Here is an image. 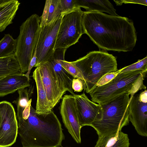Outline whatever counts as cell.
<instances>
[{"label":"cell","mask_w":147,"mask_h":147,"mask_svg":"<svg viewBox=\"0 0 147 147\" xmlns=\"http://www.w3.org/2000/svg\"><path fill=\"white\" fill-rule=\"evenodd\" d=\"M67 49H58L55 50L53 57L49 61L57 79L58 84L63 90L68 91L72 95L75 94L72 88V81L74 78L62 67L59 59L64 57Z\"/></svg>","instance_id":"cell-14"},{"label":"cell","mask_w":147,"mask_h":147,"mask_svg":"<svg viewBox=\"0 0 147 147\" xmlns=\"http://www.w3.org/2000/svg\"><path fill=\"white\" fill-rule=\"evenodd\" d=\"M41 28L40 17L36 14L30 16L20 27L14 54L22 74L27 71L29 63L36 49Z\"/></svg>","instance_id":"cell-6"},{"label":"cell","mask_w":147,"mask_h":147,"mask_svg":"<svg viewBox=\"0 0 147 147\" xmlns=\"http://www.w3.org/2000/svg\"><path fill=\"white\" fill-rule=\"evenodd\" d=\"M38 69L48 99L53 109L66 91L59 85L54 70L49 61L40 64Z\"/></svg>","instance_id":"cell-12"},{"label":"cell","mask_w":147,"mask_h":147,"mask_svg":"<svg viewBox=\"0 0 147 147\" xmlns=\"http://www.w3.org/2000/svg\"><path fill=\"white\" fill-rule=\"evenodd\" d=\"M72 88L75 92H79L84 88L83 81L79 78H74L72 81Z\"/></svg>","instance_id":"cell-28"},{"label":"cell","mask_w":147,"mask_h":147,"mask_svg":"<svg viewBox=\"0 0 147 147\" xmlns=\"http://www.w3.org/2000/svg\"><path fill=\"white\" fill-rule=\"evenodd\" d=\"M119 131L117 134L104 137H98L95 147H111L117 141Z\"/></svg>","instance_id":"cell-23"},{"label":"cell","mask_w":147,"mask_h":147,"mask_svg":"<svg viewBox=\"0 0 147 147\" xmlns=\"http://www.w3.org/2000/svg\"><path fill=\"white\" fill-rule=\"evenodd\" d=\"M32 76L36 82L37 91V100L35 109L38 114L49 113L53 109L49 101L37 67L33 72Z\"/></svg>","instance_id":"cell-16"},{"label":"cell","mask_w":147,"mask_h":147,"mask_svg":"<svg viewBox=\"0 0 147 147\" xmlns=\"http://www.w3.org/2000/svg\"><path fill=\"white\" fill-rule=\"evenodd\" d=\"M63 16L61 15L50 24L41 27L36 47L37 63L35 67L53 57L58 32Z\"/></svg>","instance_id":"cell-8"},{"label":"cell","mask_w":147,"mask_h":147,"mask_svg":"<svg viewBox=\"0 0 147 147\" xmlns=\"http://www.w3.org/2000/svg\"><path fill=\"white\" fill-rule=\"evenodd\" d=\"M36 49L34 53L33 56L31 59L28 67L27 71L23 75L26 76L29 80H30L29 75L31 70L33 67H35L37 63V57L36 56Z\"/></svg>","instance_id":"cell-30"},{"label":"cell","mask_w":147,"mask_h":147,"mask_svg":"<svg viewBox=\"0 0 147 147\" xmlns=\"http://www.w3.org/2000/svg\"><path fill=\"white\" fill-rule=\"evenodd\" d=\"M30 85V80L23 74L4 76L0 80V97L13 93L19 89Z\"/></svg>","instance_id":"cell-15"},{"label":"cell","mask_w":147,"mask_h":147,"mask_svg":"<svg viewBox=\"0 0 147 147\" xmlns=\"http://www.w3.org/2000/svg\"><path fill=\"white\" fill-rule=\"evenodd\" d=\"M61 13L60 0H46L42 15L40 17L41 27L53 22Z\"/></svg>","instance_id":"cell-19"},{"label":"cell","mask_w":147,"mask_h":147,"mask_svg":"<svg viewBox=\"0 0 147 147\" xmlns=\"http://www.w3.org/2000/svg\"><path fill=\"white\" fill-rule=\"evenodd\" d=\"M73 62L82 73L84 90L87 93L96 87L105 75L118 70L116 58L104 51L90 52Z\"/></svg>","instance_id":"cell-4"},{"label":"cell","mask_w":147,"mask_h":147,"mask_svg":"<svg viewBox=\"0 0 147 147\" xmlns=\"http://www.w3.org/2000/svg\"><path fill=\"white\" fill-rule=\"evenodd\" d=\"M147 70L139 69L119 73L109 82L96 86L89 93L92 101L103 105L125 93L133 96L140 90H146L143 80Z\"/></svg>","instance_id":"cell-3"},{"label":"cell","mask_w":147,"mask_h":147,"mask_svg":"<svg viewBox=\"0 0 147 147\" xmlns=\"http://www.w3.org/2000/svg\"><path fill=\"white\" fill-rule=\"evenodd\" d=\"M16 42V39H14L9 34H5L0 40V58L14 54Z\"/></svg>","instance_id":"cell-21"},{"label":"cell","mask_w":147,"mask_h":147,"mask_svg":"<svg viewBox=\"0 0 147 147\" xmlns=\"http://www.w3.org/2000/svg\"><path fill=\"white\" fill-rule=\"evenodd\" d=\"M78 7L85 9L86 11L105 12L112 16H118L112 4L108 0H76Z\"/></svg>","instance_id":"cell-18"},{"label":"cell","mask_w":147,"mask_h":147,"mask_svg":"<svg viewBox=\"0 0 147 147\" xmlns=\"http://www.w3.org/2000/svg\"><path fill=\"white\" fill-rule=\"evenodd\" d=\"M0 147H9L16 142L18 125L14 107L6 101L0 102Z\"/></svg>","instance_id":"cell-9"},{"label":"cell","mask_w":147,"mask_h":147,"mask_svg":"<svg viewBox=\"0 0 147 147\" xmlns=\"http://www.w3.org/2000/svg\"><path fill=\"white\" fill-rule=\"evenodd\" d=\"M4 77H0V80L1 79H2Z\"/></svg>","instance_id":"cell-31"},{"label":"cell","mask_w":147,"mask_h":147,"mask_svg":"<svg viewBox=\"0 0 147 147\" xmlns=\"http://www.w3.org/2000/svg\"><path fill=\"white\" fill-rule=\"evenodd\" d=\"M22 147H60L65 136L61 123L52 111L38 114L32 106L29 115L17 118Z\"/></svg>","instance_id":"cell-2"},{"label":"cell","mask_w":147,"mask_h":147,"mask_svg":"<svg viewBox=\"0 0 147 147\" xmlns=\"http://www.w3.org/2000/svg\"><path fill=\"white\" fill-rule=\"evenodd\" d=\"M129 95L125 93L101 105L102 109L101 119L94 122L90 125L96 131L98 137L115 134L129 124Z\"/></svg>","instance_id":"cell-5"},{"label":"cell","mask_w":147,"mask_h":147,"mask_svg":"<svg viewBox=\"0 0 147 147\" xmlns=\"http://www.w3.org/2000/svg\"><path fill=\"white\" fill-rule=\"evenodd\" d=\"M83 11L81 8L64 15L58 32L54 49H67L77 42L83 34L82 25Z\"/></svg>","instance_id":"cell-7"},{"label":"cell","mask_w":147,"mask_h":147,"mask_svg":"<svg viewBox=\"0 0 147 147\" xmlns=\"http://www.w3.org/2000/svg\"><path fill=\"white\" fill-rule=\"evenodd\" d=\"M82 25L86 34L100 50L118 52L131 51L137 34L129 18L95 11H83Z\"/></svg>","instance_id":"cell-1"},{"label":"cell","mask_w":147,"mask_h":147,"mask_svg":"<svg viewBox=\"0 0 147 147\" xmlns=\"http://www.w3.org/2000/svg\"><path fill=\"white\" fill-rule=\"evenodd\" d=\"M64 125L76 143H81V127L78 119L75 98L72 94L64 95L59 107Z\"/></svg>","instance_id":"cell-11"},{"label":"cell","mask_w":147,"mask_h":147,"mask_svg":"<svg viewBox=\"0 0 147 147\" xmlns=\"http://www.w3.org/2000/svg\"><path fill=\"white\" fill-rule=\"evenodd\" d=\"M79 121L81 127L89 126L94 122L101 120L102 109L99 104L90 100L84 92L81 94H75Z\"/></svg>","instance_id":"cell-13"},{"label":"cell","mask_w":147,"mask_h":147,"mask_svg":"<svg viewBox=\"0 0 147 147\" xmlns=\"http://www.w3.org/2000/svg\"><path fill=\"white\" fill-rule=\"evenodd\" d=\"M119 138L116 142L111 147H129V139L127 134L119 131Z\"/></svg>","instance_id":"cell-26"},{"label":"cell","mask_w":147,"mask_h":147,"mask_svg":"<svg viewBox=\"0 0 147 147\" xmlns=\"http://www.w3.org/2000/svg\"><path fill=\"white\" fill-rule=\"evenodd\" d=\"M22 74L14 54L0 58V77Z\"/></svg>","instance_id":"cell-20"},{"label":"cell","mask_w":147,"mask_h":147,"mask_svg":"<svg viewBox=\"0 0 147 147\" xmlns=\"http://www.w3.org/2000/svg\"><path fill=\"white\" fill-rule=\"evenodd\" d=\"M1 117H0V123H1Z\"/></svg>","instance_id":"cell-32"},{"label":"cell","mask_w":147,"mask_h":147,"mask_svg":"<svg viewBox=\"0 0 147 147\" xmlns=\"http://www.w3.org/2000/svg\"><path fill=\"white\" fill-rule=\"evenodd\" d=\"M61 15H64L78 8L76 0H60Z\"/></svg>","instance_id":"cell-25"},{"label":"cell","mask_w":147,"mask_h":147,"mask_svg":"<svg viewBox=\"0 0 147 147\" xmlns=\"http://www.w3.org/2000/svg\"><path fill=\"white\" fill-rule=\"evenodd\" d=\"M59 61L62 67L74 78H79L83 81V77L81 71L73 61H66L64 57L59 59Z\"/></svg>","instance_id":"cell-22"},{"label":"cell","mask_w":147,"mask_h":147,"mask_svg":"<svg viewBox=\"0 0 147 147\" xmlns=\"http://www.w3.org/2000/svg\"><path fill=\"white\" fill-rule=\"evenodd\" d=\"M128 108L129 121L140 135L147 136V91L131 95Z\"/></svg>","instance_id":"cell-10"},{"label":"cell","mask_w":147,"mask_h":147,"mask_svg":"<svg viewBox=\"0 0 147 147\" xmlns=\"http://www.w3.org/2000/svg\"><path fill=\"white\" fill-rule=\"evenodd\" d=\"M120 69L116 72L107 73L103 76L97 83L96 86L105 85L111 80L119 73Z\"/></svg>","instance_id":"cell-27"},{"label":"cell","mask_w":147,"mask_h":147,"mask_svg":"<svg viewBox=\"0 0 147 147\" xmlns=\"http://www.w3.org/2000/svg\"><path fill=\"white\" fill-rule=\"evenodd\" d=\"M117 5H122L123 3H132L138 4L146 6L147 5V0H121L114 1Z\"/></svg>","instance_id":"cell-29"},{"label":"cell","mask_w":147,"mask_h":147,"mask_svg":"<svg viewBox=\"0 0 147 147\" xmlns=\"http://www.w3.org/2000/svg\"><path fill=\"white\" fill-rule=\"evenodd\" d=\"M139 69L147 70V57L139 60L136 62L120 69L119 73Z\"/></svg>","instance_id":"cell-24"},{"label":"cell","mask_w":147,"mask_h":147,"mask_svg":"<svg viewBox=\"0 0 147 147\" xmlns=\"http://www.w3.org/2000/svg\"><path fill=\"white\" fill-rule=\"evenodd\" d=\"M20 4L17 0H0V32L13 23Z\"/></svg>","instance_id":"cell-17"}]
</instances>
